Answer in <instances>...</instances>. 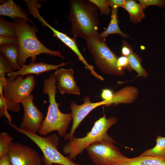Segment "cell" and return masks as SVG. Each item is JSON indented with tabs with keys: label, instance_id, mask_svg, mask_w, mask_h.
<instances>
[{
	"label": "cell",
	"instance_id": "cell-1",
	"mask_svg": "<svg viewBox=\"0 0 165 165\" xmlns=\"http://www.w3.org/2000/svg\"><path fill=\"white\" fill-rule=\"evenodd\" d=\"M14 19L19 49L17 63L20 67L29 58L31 63L35 62L37 56L41 54L64 58L59 51L48 49L39 41L36 35L38 30L35 25L31 26L27 20L21 18Z\"/></svg>",
	"mask_w": 165,
	"mask_h": 165
},
{
	"label": "cell",
	"instance_id": "cell-2",
	"mask_svg": "<svg viewBox=\"0 0 165 165\" xmlns=\"http://www.w3.org/2000/svg\"><path fill=\"white\" fill-rule=\"evenodd\" d=\"M56 82L53 73H51L43 81V91L48 97L49 105L46 117L38 132L42 136H46L57 131L60 137H64L69 123L72 120L71 113H63L59 109L60 105L56 99Z\"/></svg>",
	"mask_w": 165,
	"mask_h": 165
},
{
	"label": "cell",
	"instance_id": "cell-3",
	"mask_svg": "<svg viewBox=\"0 0 165 165\" xmlns=\"http://www.w3.org/2000/svg\"><path fill=\"white\" fill-rule=\"evenodd\" d=\"M69 7L68 19L74 39L80 37L86 40L89 36L99 34L98 8L95 4L89 0H72Z\"/></svg>",
	"mask_w": 165,
	"mask_h": 165
},
{
	"label": "cell",
	"instance_id": "cell-4",
	"mask_svg": "<svg viewBox=\"0 0 165 165\" xmlns=\"http://www.w3.org/2000/svg\"><path fill=\"white\" fill-rule=\"evenodd\" d=\"M118 121L117 118L111 117L107 118L104 113L94 123L91 130L84 137H73L68 140L64 145L62 151L71 160L74 159L90 145L97 142L107 141L114 143L115 141L108 134V131Z\"/></svg>",
	"mask_w": 165,
	"mask_h": 165
},
{
	"label": "cell",
	"instance_id": "cell-5",
	"mask_svg": "<svg viewBox=\"0 0 165 165\" xmlns=\"http://www.w3.org/2000/svg\"><path fill=\"white\" fill-rule=\"evenodd\" d=\"M5 122L16 131L24 135L39 147L42 153V162L44 165L59 164L63 165H80L65 157L58 150L60 141L55 134H52L47 137H42L36 133L24 130L12 122Z\"/></svg>",
	"mask_w": 165,
	"mask_h": 165
},
{
	"label": "cell",
	"instance_id": "cell-6",
	"mask_svg": "<svg viewBox=\"0 0 165 165\" xmlns=\"http://www.w3.org/2000/svg\"><path fill=\"white\" fill-rule=\"evenodd\" d=\"M97 34L89 36L86 41L87 49L92 55L97 68L102 73L107 75L122 76L125 69L117 65L119 57L109 48L105 38H100Z\"/></svg>",
	"mask_w": 165,
	"mask_h": 165
},
{
	"label": "cell",
	"instance_id": "cell-7",
	"mask_svg": "<svg viewBox=\"0 0 165 165\" xmlns=\"http://www.w3.org/2000/svg\"><path fill=\"white\" fill-rule=\"evenodd\" d=\"M114 144L109 141H101L90 145L86 150L96 165H117L128 158Z\"/></svg>",
	"mask_w": 165,
	"mask_h": 165
},
{
	"label": "cell",
	"instance_id": "cell-8",
	"mask_svg": "<svg viewBox=\"0 0 165 165\" xmlns=\"http://www.w3.org/2000/svg\"><path fill=\"white\" fill-rule=\"evenodd\" d=\"M21 75L10 80L6 78L3 96L19 103H22L31 94L35 87L36 80L31 75L24 78Z\"/></svg>",
	"mask_w": 165,
	"mask_h": 165
},
{
	"label": "cell",
	"instance_id": "cell-9",
	"mask_svg": "<svg viewBox=\"0 0 165 165\" xmlns=\"http://www.w3.org/2000/svg\"><path fill=\"white\" fill-rule=\"evenodd\" d=\"M34 97L31 94L21 103L24 110L22 121L19 125L22 129L36 133L38 132L43 120L42 113L34 105Z\"/></svg>",
	"mask_w": 165,
	"mask_h": 165
},
{
	"label": "cell",
	"instance_id": "cell-10",
	"mask_svg": "<svg viewBox=\"0 0 165 165\" xmlns=\"http://www.w3.org/2000/svg\"><path fill=\"white\" fill-rule=\"evenodd\" d=\"M7 156L12 165H41L38 153L29 147L12 142Z\"/></svg>",
	"mask_w": 165,
	"mask_h": 165
},
{
	"label": "cell",
	"instance_id": "cell-11",
	"mask_svg": "<svg viewBox=\"0 0 165 165\" xmlns=\"http://www.w3.org/2000/svg\"><path fill=\"white\" fill-rule=\"evenodd\" d=\"M83 103L78 105L75 101L70 104L72 117V124L69 133L64 136V140H69L74 137V134L79 125L86 116L93 110L98 107L97 102H92L88 96L83 99Z\"/></svg>",
	"mask_w": 165,
	"mask_h": 165
},
{
	"label": "cell",
	"instance_id": "cell-12",
	"mask_svg": "<svg viewBox=\"0 0 165 165\" xmlns=\"http://www.w3.org/2000/svg\"><path fill=\"white\" fill-rule=\"evenodd\" d=\"M72 68H60L53 73L57 80L56 87L62 95L65 94L80 95V90L74 78Z\"/></svg>",
	"mask_w": 165,
	"mask_h": 165
},
{
	"label": "cell",
	"instance_id": "cell-13",
	"mask_svg": "<svg viewBox=\"0 0 165 165\" xmlns=\"http://www.w3.org/2000/svg\"><path fill=\"white\" fill-rule=\"evenodd\" d=\"M68 63L63 62L58 64L53 65L41 62L31 63L28 64L24 65L19 70L8 74L7 75L10 80H13L18 75L24 77L27 75L32 74L38 75L47 71L56 70Z\"/></svg>",
	"mask_w": 165,
	"mask_h": 165
},
{
	"label": "cell",
	"instance_id": "cell-14",
	"mask_svg": "<svg viewBox=\"0 0 165 165\" xmlns=\"http://www.w3.org/2000/svg\"><path fill=\"white\" fill-rule=\"evenodd\" d=\"M138 92L137 89L134 87L129 86L123 88L114 93L111 100L108 101L103 100L101 101V105L108 106L120 103H131L136 98Z\"/></svg>",
	"mask_w": 165,
	"mask_h": 165
},
{
	"label": "cell",
	"instance_id": "cell-15",
	"mask_svg": "<svg viewBox=\"0 0 165 165\" xmlns=\"http://www.w3.org/2000/svg\"><path fill=\"white\" fill-rule=\"evenodd\" d=\"M0 15L15 19L21 18L32 24L33 22L29 19L27 12L19 5L12 0L3 2L0 5Z\"/></svg>",
	"mask_w": 165,
	"mask_h": 165
},
{
	"label": "cell",
	"instance_id": "cell-16",
	"mask_svg": "<svg viewBox=\"0 0 165 165\" xmlns=\"http://www.w3.org/2000/svg\"><path fill=\"white\" fill-rule=\"evenodd\" d=\"M122 8L128 12L130 20L134 24L139 23L146 17L144 8L135 0H126Z\"/></svg>",
	"mask_w": 165,
	"mask_h": 165
},
{
	"label": "cell",
	"instance_id": "cell-17",
	"mask_svg": "<svg viewBox=\"0 0 165 165\" xmlns=\"http://www.w3.org/2000/svg\"><path fill=\"white\" fill-rule=\"evenodd\" d=\"M0 51L13 70L17 71L20 69L17 63L19 53L18 44L0 46Z\"/></svg>",
	"mask_w": 165,
	"mask_h": 165
},
{
	"label": "cell",
	"instance_id": "cell-18",
	"mask_svg": "<svg viewBox=\"0 0 165 165\" xmlns=\"http://www.w3.org/2000/svg\"><path fill=\"white\" fill-rule=\"evenodd\" d=\"M118 8L112 9L111 18L109 24L107 28L99 34V37L105 38L111 34H118L123 38H127L129 36L123 32L119 25V20L118 16Z\"/></svg>",
	"mask_w": 165,
	"mask_h": 165
},
{
	"label": "cell",
	"instance_id": "cell-19",
	"mask_svg": "<svg viewBox=\"0 0 165 165\" xmlns=\"http://www.w3.org/2000/svg\"><path fill=\"white\" fill-rule=\"evenodd\" d=\"M117 165H165V160L147 156L128 158Z\"/></svg>",
	"mask_w": 165,
	"mask_h": 165
},
{
	"label": "cell",
	"instance_id": "cell-20",
	"mask_svg": "<svg viewBox=\"0 0 165 165\" xmlns=\"http://www.w3.org/2000/svg\"><path fill=\"white\" fill-rule=\"evenodd\" d=\"M20 109L19 103L11 99L0 95V117L5 116L9 122H12L11 116L8 110L15 112H18Z\"/></svg>",
	"mask_w": 165,
	"mask_h": 165
},
{
	"label": "cell",
	"instance_id": "cell-21",
	"mask_svg": "<svg viewBox=\"0 0 165 165\" xmlns=\"http://www.w3.org/2000/svg\"><path fill=\"white\" fill-rule=\"evenodd\" d=\"M156 142L155 147L145 151L140 155L152 156L165 160V137L157 136Z\"/></svg>",
	"mask_w": 165,
	"mask_h": 165
},
{
	"label": "cell",
	"instance_id": "cell-22",
	"mask_svg": "<svg viewBox=\"0 0 165 165\" xmlns=\"http://www.w3.org/2000/svg\"><path fill=\"white\" fill-rule=\"evenodd\" d=\"M0 35L17 38L14 23L0 17Z\"/></svg>",
	"mask_w": 165,
	"mask_h": 165
},
{
	"label": "cell",
	"instance_id": "cell-23",
	"mask_svg": "<svg viewBox=\"0 0 165 165\" xmlns=\"http://www.w3.org/2000/svg\"><path fill=\"white\" fill-rule=\"evenodd\" d=\"M128 57L132 69L135 70L138 73L136 78L141 76L143 77H147L148 73L141 64V57L134 52Z\"/></svg>",
	"mask_w": 165,
	"mask_h": 165
},
{
	"label": "cell",
	"instance_id": "cell-24",
	"mask_svg": "<svg viewBox=\"0 0 165 165\" xmlns=\"http://www.w3.org/2000/svg\"><path fill=\"white\" fill-rule=\"evenodd\" d=\"M13 138L8 133L2 132L0 134V157L7 155Z\"/></svg>",
	"mask_w": 165,
	"mask_h": 165
},
{
	"label": "cell",
	"instance_id": "cell-25",
	"mask_svg": "<svg viewBox=\"0 0 165 165\" xmlns=\"http://www.w3.org/2000/svg\"><path fill=\"white\" fill-rule=\"evenodd\" d=\"M14 71L7 61L0 53V79L5 84L6 83V75Z\"/></svg>",
	"mask_w": 165,
	"mask_h": 165
},
{
	"label": "cell",
	"instance_id": "cell-26",
	"mask_svg": "<svg viewBox=\"0 0 165 165\" xmlns=\"http://www.w3.org/2000/svg\"><path fill=\"white\" fill-rule=\"evenodd\" d=\"M99 9L101 15H108L111 13V9L108 6L107 0H89Z\"/></svg>",
	"mask_w": 165,
	"mask_h": 165
},
{
	"label": "cell",
	"instance_id": "cell-27",
	"mask_svg": "<svg viewBox=\"0 0 165 165\" xmlns=\"http://www.w3.org/2000/svg\"><path fill=\"white\" fill-rule=\"evenodd\" d=\"M138 1L144 9L151 6H155L160 8H163L165 6V1L164 0H138Z\"/></svg>",
	"mask_w": 165,
	"mask_h": 165
},
{
	"label": "cell",
	"instance_id": "cell-28",
	"mask_svg": "<svg viewBox=\"0 0 165 165\" xmlns=\"http://www.w3.org/2000/svg\"><path fill=\"white\" fill-rule=\"evenodd\" d=\"M117 65L120 68L131 71L132 69L127 57L122 56L119 57L117 61Z\"/></svg>",
	"mask_w": 165,
	"mask_h": 165
},
{
	"label": "cell",
	"instance_id": "cell-29",
	"mask_svg": "<svg viewBox=\"0 0 165 165\" xmlns=\"http://www.w3.org/2000/svg\"><path fill=\"white\" fill-rule=\"evenodd\" d=\"M121 52L122 56L127 57L134 52L131 46L124 40L122 42Z\"/></svg>",
	"mask_w": 165,
	"mask_h": 165
},
{
	"label": "cell",
	"instance_id": "cell-30",
	"mask_svg": "<svg viewBox=\"0 0 165 165\" xmlns=\"http://www.w3.org/2000/svg\"><path fill=\"white\" fill-rule=\"evenodd\" d=\"M17 38L0 35V45H1L18 44Z\"/></svg>",
	"mask_w": 165,
	"mask_h": 165
},
{
	"label": "cell",
	"instance_id": "cell-31",
	"mask_svg": "<svg viewBox=\"0 0 165 165\" xmlns=\"http://www.w3.org/2000/svg\"><path fill=\"white\" fill-rule=\"evenodd\" d=\"M114 93L110 89H104L102 90L101 97L103 101H109L112 99Z\"/></svg>",
	"mask_w": 165,
	"mask_h": 165
},
{
	"label": "cell",
	"instance_id": "cell-32",
	"mask_svg": "<svg viewBox=\"0 0 165 165\" xmlns=\"http://www.w3.org/2000/svg\"><path fill=\"white\" fill-rule=\"evenodd\" d=\"M126 0H107V3L112 9L122 7Z\"/></svg>",
	"mask_w": 165,
	"mask_h": 165
},
{
	"label": "cell",
	"instance_id": "cell-33",
	"mask_svg": "<svg viewBox=\"0 0 165 165\" xmlns=\"http://www.w3.org/2000/svg\"><path fill=\"white\" fill-rule=\"evenodd\" d=\"M0 165H12L7 155L0 157Z\"/></svg>",
	"mask_w": 165,
	"mask_h": 165
},
{
	"label": "cell",
	"instance_id": "cell-34",
	"mask_svg": "<svg viewBox=\"0 0 165 165\" xmlns=\"http://www.w3.org/2000/svg\"><path fill=\"white\" fill-rule=\"evenodd\" d=\"M4 85V82L0 79V95H3Z\"/></svg>",
	"mask_w": 165,
	"mask_h": 165
},
{
	"label": "cell",
	"instance_id": "cell-35",
	"mask_svg": "<svg viewBox=\"0 0 165 165\" xmlns=\"http://www.w3.org/2000/svg\"><path fill=\"white\" fill-rule=\"evenodd\" d=\"M163 16L164 18V20L165 23V13L163 14Z\"/></svg>",
	"mask_w": 165,
	"mask_h": 165
},
{
	"label": "cell",
	"instance_id": "cell-36",
	"mask_svg": "<svg viewBox=\"0 0 165 165\" xmlns=\"http://www.w3.org/2000/svg\"><path fill=\"white\" fill-rule=\"evenodd\" d=\"M54 165H61V164H54Z\"/></svg>",
	"mask_w": 165,
	"mask_h": 165
}]
</instances>
